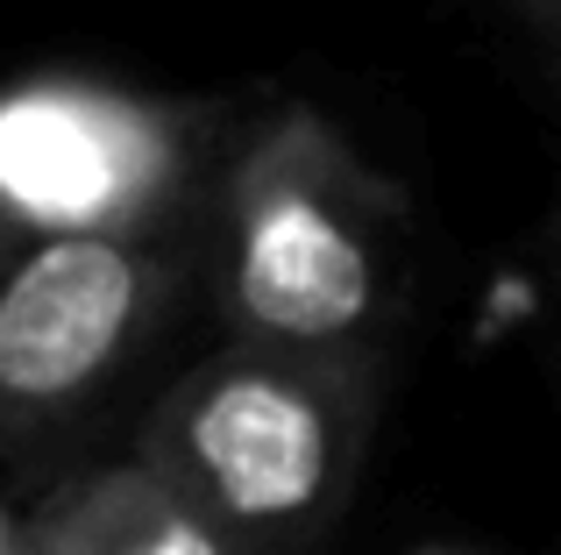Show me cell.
<instances>
[{
    "instance_id": "6da1fadb",
    "label": "cell",
    "mask_w": 561,
    "mask_h": 555,
    "mask_svg": "<svg viewBox=\"0 0 561 555\" xmlns=\"http://www.w3.org/2000/svg\"><path fill=\"white\" fill-rule=\"evenodd\" d=\"M220 328L291 356H383L405 292V193L313 107L242 122L220 171Z\"/></svg>"
},
{
    "instance_id": "7a4b0ae2",
    "label": "cell",
    "mask_w": 561,
    "mask_h": 555,
    "mask_svg": "<svg viewBox=\"0 0 561 555\" xmlns=\"http://www.w3.org/2000/svg\"><path fill=\"white\" fill-rule=\"evenodd\" d=\"M383 399V356L220 342L142 414L128 456L228 555H306L348 513Z\"/></svg>"
},
{
    "instance_id": "3957f363",
    "label": "cell",
    "mask_w": 561,
    "mask_h": 555,
    "mask_svg": "<svg viewBox=\"0 0 561 555\" xmlns=\"http://www.w3.org/2000/svg\"><path fill=\"white\" fill-rule=\"evenodd\" d=\"M234 136L242 128L220 100L28 71L0 86V228L14 242L192 236Z\"/></svg>"
},
{
    "instance_id": "277c9868",
    "label": "cell",
    "mask_w": 561,
    "mask_h": 555,
    "mask_svg": "<svg viewBox=\"0 0 561 555\" xmlns=\"http://www.w3.org/2000/svg\"><path fill=\"white\" fill-rule=\"evenodd\" d=\"M192 236H57L0 264V456L50 442L171 320Z\"/></svg>"
},
{
    "instance_id": "5b68a950",
    "label": "cell",
    "mask_w": 561,
    "mask_h": 555,
    "mask_svg": "<svg viewBox=\"0 0 561 555\" xmlns=\"http://www.w3.org/2000/svg\"><path fill=\"white\" fill-rule=\"evenodd\" d=\"M22 555H228V542L136 456H122L57 485L22 520Z\"/></svg>"
},
{
    "instance_id": "8992f818",
    "label": "cell",
    "mask_w": 561,
    "mask_h": 555,
    "mask_svg": "<svg viewBox=\"0 0 561 555\" xmlns=\"http://www.w3.org/2000/svg\"><path fill=\"white\" fill-rule=\"evenodd\" d=\"M512 14H519L526 29H534L540 43H548V50H561V0H505Z\"/></svg>"
},
{
    "instance_id": "52a82bcc",
    "label": "cell",
    "mask_w": 561,
    "mask_h": 555,
    "mask_svg": "<svg viewBox=\"0 0 561 555\" xmlns=\"http://www.w3.org/2000/svg\"><path fill=\"white\" fill-rule=\"evenodd\" d=\"M0 555H22V520L0 506Z\"/></svg>"
},
{
    "instance_id": "ba28073f",
    "label": "cell",
    "mask_w": 561,
    "mask_h": 555,
    "mask_svg": "<svg viewBox=\"0 0 561 555\" xmlns=\"http://www.w3.org/2000/svg\"><path fill=\"white\" fill-rule=\"evenodd\" d=\"M8 250H14V236H0V264H8Z\"/></svg>"
},
{
    "instance_id": "9c48e42d",
    "label": "cell",
    "mask_w": 561,
    "mask_h": 555,
    "mask_svg": "<svg viewBox=\"0 0 561 555\" xmlns=\"http://www.w3.org/2000/svg\"><path fill=\"white\" fill-rule=\"evenodd\" d=\"M420 555H462V548H420Z\"/></svg>"
},
{
    "instance_id": "30bf717a",
    "label": "cell",
    "mask_w": 561,
    "mask_h": 555,
    "mask_svg": "<svg viewBox=\"0 0 561 555\" xmlns=\"http://www.w3.org/2000/svg\"><path fill=\"white\" fill-rule=\"evenodd\" d=\"M548 57H554V79H561V50H548Z\"/></svg>"
}]
</instances>
